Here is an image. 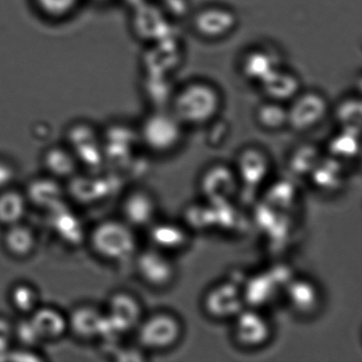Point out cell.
I'll return each instance as SVG.
<instances>
[{"instance_id": "6da1fadb", "label": "cell", "mask_w": 362, "mask_h": 362, "mask_svg": "<svg viewBox=\"0 0 362 362\" xmlns=\"http://www.w3.org/2000/svg\"><path fill=\"white\" fill-rule=\"evenodd\" d=\"M136 232L119 216L110 218L95 223L86 240L95 257L110 264H120L133 259L139 250Z\"/></svg>"}, {"instance_id": "7a4b0ae2", "label": "cell", "mask_w": 362, "mask_h": 362, "mask_svg": "<svg viewBox=\"0 0 362 362\" xmlns=\"http://www.w3.org/2000/svg\"><path fill=\"white\" fill-rule=\"evenodd\" d=\"M220 105L221 98L214 86L194 81L177 93L172 112L183 125L199 126L214 119Z\"/></svg>"}, {"instance_id": "3957f363", "label": "cell", "mask_w": 362, "mask_h": 362, "mask_svg": "<svg viewBox=\"0 0 362 362\" xmlns=\"http://www.w3.org/2000/svg\"><path fill=\"white\" fill-rule=\"evenodd\" d=\"M183 325L178 315L166 310L145 313L134 334L141 350L166 352L178 345L183 336Z\"/></svg>"}, {"instance_id": "277c9868", "label": "cell", "mask_w": 362, "mask_h": 362, "mask_svg": "<svg viewBox=\"0 0 362 362\" xmlns=\"http://www.w3.org/2000/svg\"><path fill=\"white\" fill-rule=\"evenodd\" d=\"M182 127L173 112H155L141 120L138 136L151 153L169 154L179 147L182 140Z\"/></svg>"}, {"instance_id": "5b68a950", "label": "cell", "mask_w": 362, "mask_h": 362, "mask_svg": "<svg viewBox=\"0 0 362 362\" xmlns=\"http://www.w3.org/2000/svg\"><path fill=\"white\" fill-rule=\"evenodd\" d=\"M107 334L122 336L134 333L145 310L139 297L127 290L110 294L104 307Z\"/></svg>"}, {"instance_id": "8992f818", "label": "cell", "mask_w": 362, "mask_h": 362, "mask_svg": "<svg viewBox=\"0 0 362 362\" xmlns=\"http://www.w3.org/2000/svg\"><path fill=\"white\" fill-rule=\"evenodd\" d=\"M133 260L138 278L150 288L164 290L175 283L178 272L173 255L148 245Z\"/></svg>"}, {"instance_id": "52a82bcc", "label": "cell", "mask_w": 362, "mask_h": 362, "mask_svg": "<svg viewBox=\"0 0 362 362\" xmlns=\"http://www.w3.org/2000/svg\"><path fill=\"white\" fill-rule=\"evenodd\" d=\"M230 322L233 339L244 349H260L273 335L272 322L261 308L247 306Z\"/></svg>"}, {"instance_id": "ba28073f", "label": "cell", "mask_w": 362, "mask_h": 362, "mask_svg": "<svg viewBox=\"0 0 362 362\" xmlns=\"http://www.w3.org/2000/svg\"><path fill=\"white\" fill-rule=\"evenodd\" d=\"M202 304L206 314L218 321H232L247 307L243 287L228 280L211 286Z\"/></svg>"}, {"instance_id": "9c48e42d", "label": "cell", "mask_w": 362, "mask_h": 362, "mask_svg": "<svg viewBox=\"0 0 362 362\" xmlns=\"http://www.w3.org/2000/svg\"><path fill=\"white\" fill-rule=\"evenodd\" d=\"M199 187L208 204L216 207L233 200L241 184L234 168L215 164L202 173Z\"/></svg>"}, {"instance_id": "30bf717a", "label": "cell", "mask_w": 362, "mask_h": 362, "mask_svg": "<svg viewBox=\"0 0 362 362\" xmlns=\"http://www.w3.org/2000/svg\"><path fill=\"white\" fill-rule=\"evenodd\" d=\"M69 334L80 341H94L107 334V326L103 307L93 303H81L66 312Z\"/></svg>"}, {"instance_id": "8fae6325", "label": "cell", "mask_w": 362, "mask_h": 362, "mask_svg": "<svg viewBox=\"0 0 362 362\" xmlns=\"http://www.w3.org/2000/svg\"><path fill=\"white\" fill-rule=\"evenodd\" d=\"M158 214L157 198L147 188H132L120 202L119 218L136 230L148 228L158 219Z\"/></svg>"}, {"instance_id": "7c38bea8", "label": "cell", "mask_w": 362, "mask_h": 362, "mask_svg": "<svg viewBox=\"0 0 362 362\" xmlns=\"http://www.w3.org/2000/svg\"><path fill=\"white\" fill-rule=\"evenodd\" d=\"M292 101V105L287 109V125L299 132L315 129L327 115L328 102L317 92L299 93Z\"/></svg>"}, {"instance_id": "4fadbf2b", "label": "cell", "mask_w": 362, "mask_h": 362, "mask_svg": "<svg viewBox=\"0 0 362 362\" xmlns=\"http://www.w3.org/2000/svg\"><path fill=\"white\" fill-rule=\"evenodd\" d=\"M146 230L150 246L172 255L186 250L189 244V230L182 223L158 218Z\"/></svg>"}, {"instance_id": "5bb4252c", "label": "cell", "mask_w": 362, "mask_h": 362, "mask_svg": "<svg viewBox=\"0 0 362 362\" xmlns=\"http://www.w3.org/2000/svg\"><path fill=\"white\" fill-rule=\"evenodd\" d=\"M28 317L42 343L58 342L69 334L67 313L62 308L42 303Z\"/></svg>"}, {"instance_id": "9a60e30c", "label": "cell", "mask_w": 362, "mask_h": 362, "mask_svg": "<svg viewBox=\"0 0 362 362\" xmlns=\"http://www.w3.org/2000/svg\"><path fill=\"white\" fill-rule=\"evenodd\" d=\"M66 188L59 181L47 175L35 177L28 180L23 188L30 207L51 211L64 204Z\"/></svg>"}, {"instance_id": "2e32d148", "label": "cell", "mask_w": 362, "mask_h": 362, "mask_svg": "<svg viewBox=\"0 0 362 362\" xmlns=\"http://www.w3.org/2000/svg\"><path fill=\"white\" fill-rule=\"evenodd\" d=\"M195 31L208 39H220L234 30L237 17L232 10L222 6H209L199 11L194 18Z\"/></svg>"}, {"instance_id": "e0dca14e", "label": "cell", "mask_w": 362, "mask_h": 362, "mask_svg": "<svg viewBox=\"0 0 362 362\" xmlns=\"http://www.w3.org/2000/svg\"><path fill=\"white\" fill-rule=\"evenodd\" d=\"M284 296L291 310L304 317L314 314L322 299L317 284L306 278L291 279L285 286Z\"/></svg>"}, {"instance_id": "ac0fdd59", "label": "cell", "mask_w": 362, "mask_h": 362, "mask_svg": "<svg viewBox=\"0 0 362 362\" xmlns=\"http://www.w3.org/2000/svg\"><path fill=\"white\" fill-rule=\"evenodd\" d=\"M234 169L243 186L255 187L267 178L271 162L260 148H247L241 151Z\"/></svg>"}, {"instance_id": "d6986e66", "label": "cell", "mask_w": 362, "mask_h": 362, "mask_svg": "<svg viewBox=\"0 0 362 362\" xmlns=\"http://www.w3.org/2000/svg\"><path fill=\"white\" fill-rule=\"evenodd\" d=\"M37 235L33 227L25 221L4 228L2 246L9 257L25 260L37 250Z\"/></svg>"}, {"instance_id": "ffe728a7", "label": "cell", "mask_w": 362, "mask_h": 362, "mask_svg": "<svg viewBox=\"0 0 362 362\" xmlns=\"http://www.w3.org/2000/svg\"><path fill=\"white\" fill-rule=\"evenodd\" d=\"M269 100L282 103L293 100L300 93V80L296 74L276 66L260 83Z\"/></svg>"}, {"instance_id": "44dd1931", "label": "cell", "mask_w": 362, "mask_h": 362, "mask_svg": "<svg viewBox=\"0 0 362 362\" xmlns=\"http://www.w3.org/2000/svg\"><path fill=\"white\" fill-rule=\"evenodd\" d=\"M42 165L45 175L59 181L74 178L77 175L80 165L72 150L58 147L45 152L42 158Z\"/></svg>"}, {"instance_id": "7402d4cb", "label": "cell", "mask_w": 362, "mask_h": 362, "mask_svg": "<svg viewBox=\"0 0 362 362\" xmlns=\"http://www.w3.org/2000/svg\"><path fill=\"white\" fill-rule=\"evenodd\" d=\"M30 208L23 189L13 186L0 190V226H7L25 221Z\"/></svg>"}, {"instance_id": "603a6c76", "label": "cell", "mask_w": 362, "mask_h": 362, "mask_svg": "<svg viewBox=\"0 0 362 362\" xmlns=\"http://www.w3.org/2000/svg\"><path fill=\"white\" fill-rule=\"evenodd\" d=\"M85 0H30L32 8L41 19L51 23H63L79 12Z\"/></svg>"}, {"instance_id": "cb8c5ba5", "label": "cell", "mask_w": 362, "mask_h": 362, "mask_svg": "<svg viewBox=\"0 0 362 362\" xmlns=\"http://www.w3.org/2000/svg\"><path fill=\"white\" fill-rule=\"evenodd\" d=\"M8 303L19 317H28L42 303L37 287L28 281H17L10 287Z\"/></svg>"}, {"instance_id": "d4e9b609", "label": "cell", "mask_w": 362, "mask_h": 362, "mask_svg": "<svg viewBox=\"0 0 362 362\" xmlns=\"http://www.w3.org/2000/svg\"><path fill=\"white\" fill-rule=\"evenodd\" d=\"M310 176L315 187L322 190H335L344 178L342 165L339 159L331 156L327 158H322Z\"/></svg>"}, {"instance_id": "484cf974", "label": "cell", "mask_w": 362, "mask_h": 362, "mask_svg": "<svg viewBox=\"0 0 362 362\" xmlns=\"http://www.w3.org/2000/svg\"><path fill=\"white\" fill-rule=\"evenodd\" d=\"M276 283L269 276H258L252 278L248 285L243 286L247 306L262 308V304L267 303L275 296Z\"/></svg>"}, {"instance_id": "4316f807", "label": "cell", "mask_w": 362, "mask_h": 362, "mask_svg": "<svg viewBox=\"0 0 362 362\" xmlns=\"http://www.w3.org/2000/svg\"><path fill=\"white\" fill-rule=\"evenodd\" d=\"M275 67L272 57L267 52L257 49L245 57L243 70L248 80L260 83Z\"/></svg>"}, {"instance_id": "83f0119b", "label": "cell", "mask_w": 362, "mask_h": 362, "mask_svg": "<svg viewBox=\"0 0 362 362\" xmlns=\"http://www.w3.org/2000/svg\"><path fill=\"white\" fill-rule=\"evenodd\" d=\"M322 158L320 151L314 145H300L291 155V171L298 175H310Z\"/></svg>"}, {"instance_id": "f1b7e54d", "label": "cell", "mask_w": 362, "mask_h": 362, "mask_svg": "<svg viewBox=\"0 0 362 362\" xmlns=\"http://www.w3.org/2000/svg\"><path fill=\"white\" fill-rule=\"evenodd\" d=\"M257 119L262 129L276 131L283 129L288 124L287 109L282 103L269 100L259 106Z\"/></svg>"}, {"instance_id": "f546056e", "label": "cell", "mask_w": 362, "mask_h": 362, "mask_svg": "<svg viewBox=\"0 0 362 362\" xmlns=\"http://www.w3.org/2000/svg\"><path fill=\"white\" fill-rule=\"evenodd\" d=\"M361 119L362 107L359 99H346L337 107L336 119L341 130L360 134Z\"/></svg>"}, {"instance_id": "4dcf8cb0", "label": "cell", "mask_w": 362, "mask_h": 362, "mask_svg": "<svg viewBox=\"0 0 362 362\" xmlns=\"http://www.w3.org/2000/svg\"><path fill=\"white\" fill-rule=\"evenodd\" d=\"M328 150L331 157L339 160L356 157L359 152V134L341 130L329 141Z\"/></svg>"}, {"instance_id": "1f68e13d", "label": "cell", "mask_w": 362, "mask_h": 362, "mask_svg": "<svg viewBox=\"0 0 362 362\" xmlns=\"http://www.w3.org/2000/svg\"><path fill=\"white\" fill-rule=\"evenodd\" d=\"M14 344L21 349H37L42 342L39 339L37 332L28 317H19L13 321Z\"/></svg>"}, {"instance_id": "d6a6232c", "label": "cell", "mask_w": 362, "mask_h": 362, "mask_svg": "<svg viewBox=\"0 0 362 362\" xmlns=\"http://www.w3.org/2000/svg\"><path fill=\"white\" fill-rule=\"evenodd\" d=\"M14 345L13 321L0 315V354H8Z\"/></svg>"}, {"instance_id": "836d02e7", "label": "cell", "mask_w": 362, "mask_h": 362, "mask_svg": "<svg viewBox=\"0 0 362 362\" xmlns=\"http://www.w3.org/2000/svg\"><path fill=\"white\" fill-rule=\"evenodd\" d=\"M85 1L90 2L94 4L95 6H104L109 5V4L112 2L113 0H85Z\"/></svg>"}]
</instances>
